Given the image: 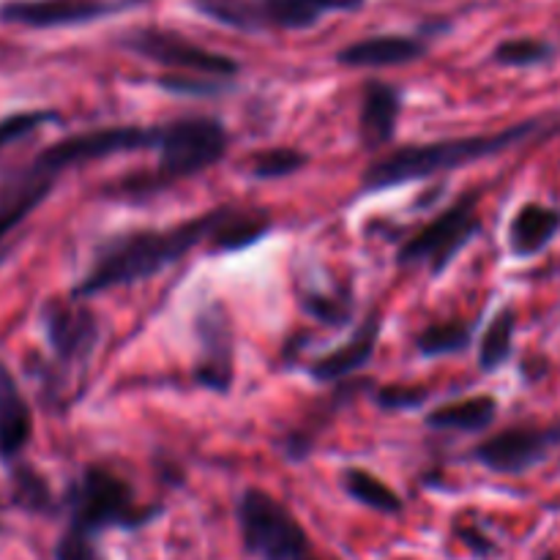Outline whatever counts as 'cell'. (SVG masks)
Segmentation results:
<instances>
[{
	"label": "cell",
	"instance_id": "7a4b0ae2",
	"mask_svg": "<svg viewBox=\"0 0 560 560\" xmlns=\"http://www.w3.org/2000/svg\"><path fill=\"white\" fill-rule=\"evenodd\" d=\"M536 135H552V126H547L545 120H525V124H514L503 131H492V135L452 137V140L397 148V151H388L386 156H381L364 170V175H361V191L364 195H375V191L397 189V186L427 180L432 175L459 170L465 164H474L481 162V159L498 156L503 151H512L520 142L530 140Z\"/></svg>",
	"mask_w": 560,
	"mask_h": 560
},
{
	"label": "cell",
	"instance_id": "5bb4252c",
	"mask_svg": "<svg viewBox=\"0 0 560 560\" xmlns=\"http://www.w3.org/2000/svg\"><path fill=\"white\" fill-rule=\"evenodd\" d=\"M381 328H383V317L381 312H370L364 320L359 323L350 339L345 345H339L337 350L326 355H317L315 361L310 364V377L317 383H339L353 377L355 372L364 370L366 364L375 355L377 342H381Z\"/></svg>",
	"mask_w": 560,
	"mask_h": 560
},
{
	"label": "cell",
	"instance_id": "4dcf8cb0",
	"mask_svg": "<svg viewBox=\"0 0 560 560\" xmlns=\"http://www.w3.org/2000/svg\"><path fill=\"white\" fill-rule=\"evenodd\" d=\"M55 120H60V115L52 109H25V113L5 115V118H0V151L9 148L11 142L25 140L44 124H55Z\"/></svg>",
	"mask_w": 560,
	"mask_h": 560
},
{
	"label": "cell",
	"instance_id": "8992f818",
	"mask_svg": "<svg viewBox=\"0 0 560 560\" xmlns=\"http://www.w3.org/2000/svg\"><path fill=\"white\" fill-rule=\"evenodd\" d=\"M44 334L52 350V366L47 372L44 386L49 392H66L74 375L88 370L96 350L102 328L96 315L80 299H55L42 310Z\"/></svg>",
	"mask_w": 560,
	"mask_h": 560
},
{
	"label": "cell",
	"instance_id": "3957f363",
	"mask_svg": "<svg viewBox=\"0 0 560 560\" xmlns=\"http://www.w3.org/2000/svg\"><path fill=\"white\" fill-rule=\"evenodd\" d=\"M66 530L98 539L107 530L148 528L164 514L162 503H140L137 492L124 476L104 465H85L74 481L66 487L63 498Z\"/></svg>",
	"mask_w": 560,
	"mask_h": 560
},
{
	"label": "cell",
	"instance_id": "1f68e13d",
	"mask_svg": "<svg viewBox=\"0 0 560 560\" xmlns=\"http://www.w3.org/2000/svg\"><path fill=\"white\" fill-rule=\"evenodd\" d=\"M427 399H430V392L424 386H383L375 392L377 408L392 410V413H399V410H419L424 408Z\"/></svg>",
	"mask_w": 560,
	"mask_h": 560
},
{
	"label": "cell",
	"instance_id": "4fadbf2b",
	"mask_svg": "<svg viewBox=\"0 0 560 560\" xmlns=\"http://www.w3.org/2000/svg\"><path fill=\"white\" fill-rule=\"evenodd\" d=\"M430 52V36L424 33H377L345 44L337 52V63L348 69H392L408 66Z\"/></svg>",
	"mask_w": 560,
	"mask_h": 560
},
{
	"label": "cell",
	"instance_id": "7402d4cb",
	"mask_svg": "<svg viewBox=\"0 0 560 560\" xmlns=\"http://www.w3.org/2000/svg\"><path fill=\"white\" fill-rule=\"evenodd\" d=\"M11 503L27 514H38V517H55L63 514V503L55 495L49 481L38 474L36 468L25 463H11Z\"/></svg>",
	"mask_w": 560,
	"mask_h": 560
},
{
	"label": "cell",
	"instance_id": "9a60e30c",
	"mask_svg": "<svg viewBox=\"0 0 560 560\" xmlns=\"http://www.w3.org/2000/svg\"><path fill=\"white\" fill-rule=\"evenodd\" d=\"M402 115V91L386 80H370L361 93L359 137L366 151H381L394 142Z\"/></svg>",
	"mask_w": 560,
	"mask_h": 560
},
{
	"label": "cell",
	"instance_id": "603a6c76",
	"mask_svg": "<svg viewBox=\"0 0 560 560\" xmlns=\"http://www.w3.org/2000/svg\"><path fill=\"white\" fill-rule=\"evenodd\" d=\"M342 490L350 501L361 503L364 509H372L386 517H399L405 512V501L392 485L381 479V476L370 474L364 468H345L342 470Z\"/></svg>",
	"mask_w": 560,
	"mask_h": 560
},
{
	"label": "cell",
	"instance_id": "836d02e7",
	"mask_svg": "<svg viewBox=\"0 0 560 560\" xmlns=\"http://www.w3.org/2000/svg\"><path fill=\"white\" fill-rule=\"evenodd\" d=\"M454 536H457V539L479 558H490L492 552H495V541H492L490 536L479 528H463V525H459V528L454 530Z\"/></svg>",
	"mask_w": 560,
	"mask_h": 560
},
{
	"label": "cell",
	"instance_id": "d6a6232c",
	"mask_svg": "<svg viewBox=\"0 0 560 560\" xmlns=\"http://www.w3.org/2000/svg\"><path fill=\"white\" fill-rule=\"evenodd\" d=\"M98 539H88V536L71 534V530H63L60 539L55 541L52 558L55 560H109L98 550Z\"/></svg>",
	"mask_w": 560,
	"mask_h": 560
},
{
	"label": "cell",
	"instance_id": "cb8c5ba5",
	"mask_svg": "<svg viewBox=\"0 0 560 560\" xmlns=\"http://www.w3.org/2000/svg\"><path fill=\"white\" fill-rule=\"evenodd\" d=\"M301 312L312 320L323 323L331 328H345L353 320V290L350 284H339V288H304L299 295Z\"/></svg>",
	"mask_w": 560,
	"mask_h": 560
},
{
	"label": "cell",
	"instance_id": "277c9868",
	"mask_svg": "<svg viewBox=\"0 0 560 560\" xmlns=\"http://www.w3.org/2000/svg\"><path fill=\"white\" fill-rule=\"evenodd\" d=\"M228 148V129L213 115H189V118L159 124L156 170L153 175L124 180V197L151 195V189L206 173L208 167L222 162Z\"/></svg>",
	"mask_w": 560,
	"mask_h": 560
},
{
	"label": "cell",
	"instance_id": "e0dca14e",
	"mask_svg": "<svg viewBox=\"0 0 560 560\" xmlns=\"http://www.w3.org/2000/svg\"><path fill=\"white\" fill-rule=\"evenodd\" d=\"M262 31H310L326 14H353L366 0H257Z\"/></svg>",
	"mask_w": 560,
	"mask_h": 560
},
{
	"label": "cell",
	"instance_id": "d6986e66",
	"mask_svg": "<svg viewBox=\"0 0 560 560\" xmlns=\"http://www.w3.org/2000/svg\"><path fill=\"white\" fill-rule=\"evenodd\" d=\"M560 233V208L545 202H525L509 224V249L520 260L541 255Z\"/></svg>",
	"mask_w": 560,
	"mask_h": 560
},
{
	"label": "cell",
	"instance_id": "ffe728a7",
	"mask_svg": "<svg viewBox=\"0 0 560 560\" xmlns=\"http://www.w3.org/2000/svg\"><path fill=\"white\" fill-rule=\"evenodd\" d=\"M271 230H273V219L268 217L266 211L222 206L217 228H213L211 241H208V249L217 252V255L244 252L249 249V246L260 244Z\"/></svg>",
	"mask_w": 560,
	"mask_h": 560
},
{
	"label": "cell",
	"instance_id": "5b68a950",
	"mask_svg": "<svg viewBox=\"0 0 560 560\" xmlns=\"http://www.w3.org/2000/svg\"><path fill=\"white\" fill-rule=\"evenodd\" d=\"M244 552L255 560H315L310 534L288 503L260 487H246L235 503Z\"/></svg>",
	"mask_w": 560,
	"mask_h": 560
},
{
	"label": "cell",
	"instance_id": "f546056e",
	"mask_svg": "<svg viewBox=\"0 0 560 560\" xmlns=\"http://www.w3.org/2000/svg\"><path fill=\"white\" fill-rule=\"evenodd\" d=\"M156 85L162 88V91L175 93V96L208 98V96H219V93L230 91L233 82L222 80V77L191 74V71H173V74L156 77Z\"/></svg>",
	"mask_w": 560,
	"mask_h": 560
},
{
	"label": "cell",
	"instance_id": "8fae6325",
	"mask_svg": "<svg viewBox=\"0 0 560 560\" xmlns=\"http://www.w3.org/2000/svg\"><path fill=\"white\" fill-rule=\"evenodd\" d=\"M131 5L135 0H5L0 3V22L33 27V31H52V27L91 25Z\"/></svg>",
	"mask_w": 560,
	"mask_h": 560
},
{
	"label": "cell",
	"instance_id": "44dd1931",
	"mask_svg": "<svg viewBox=\"0 0 560 560\" xmlns=\"http://www.w3.org/2000/svg\"><path fill=\"white\" fill-rule=\"evenodd\" d=\"M498 419V399L490 394H476V397L454 399L432 408L424 416V424L435 432H485L495 424Z\"/></svg>",
	"mask_w": 560,
	"mask_h": 560
},
{
	"label": "cell",
	"instance_id": "9c48e42d",
	"mask_svg": "<svg viewBox=\"0 0 560 560\" xmlns=\"http://www.w3.org/2000/svg\"><path fill=\"white\" fill-rule=\"evenodd\" d=\"M195 383L228 394L235 383V328L224 301L211 299L195 315Z\"/></svg>",
	"mask_w": 560,
	"mask_h": 560
},
{
	"label": "cell",
	"instance_id": "484cf974",
	"mask_svg": "<svg viewBox=\"0 0 560 560\" xmlns=\"http://www.w3.org/2000/svg\"><path fill=\"white\" fill-rule=\"evenodd\" d=\"M514 331H517V315L512 306H503L479 339V366L481 372H498L514 353Z\"/></svg>",
	"mask_w": 560,
	"mask_h": 560
},
{
	"label": "cell",
	"instance_id": "7c38bea8",
	"mask_svg": "<svg viewBox=\"0 0 560 560\" xmlns=\"http://www.w3.org/2000/svg\"><path fill=\"white\" fill-rule=\"evenodd\" d=\"M60 175H63V170L42 151L0 184V246L52 195ZM0 257H3V252H0Z\"/></svg>",
	"mask_w": 560,
	"mask_h": 560
},
{
	"label": "cell",
	"instance_id": "e575fe53",
	"mask_svg": "<svg viewBox=\"0 0 560 560\" xmlns=\"http://www.w3.org/2000/svg\"><path fill=\"white\" fill-rule=\"evenodd\" d=\"M541 560H556V556H545Z\"/></svg>",
	"mask_w": 560,
	"mask_h": 560
},
{
	"label": "cell",
	"instance_id": "d4e9b609",
	"mask_svg": "<svg viewBox=\"0 0 560 560\" xmlns=\"http://www.w3.org/2000/svg\"><path fill=\"white\" fill-rule=\"evenodd\" d=\"M474 323L468 320H446L430 323L413 337L416 353L424 359H443V355L465 353L474 345Z\"/></svg>",
	"mask_w": 560,
	"mask_h": 560
},
{
	"label": "cell",
	"instance_id": "ba28073f",
	"mask_svg": "<svg viewBox=\"0 0 560 560\" xmlns=\"http://www.w3.org/2000/svg\"><path fill=\"white\" fill-rule=\"evenodd\" d=\"M120 47H126L129 52L140 55V58L153 60V63H162L175 71L222 77V80H233V77L241 74V63L233 55L202 47V44L189 42L184 33L167 31V27H135V31L120 36Z\"/></svg>",
	"mask_w": 560,
	"mask_h": 560
},
{
	"label": "cell",
	"instance_id": "6da1fadb",
	"mask_svg": "<svg viewBox=\"0 0 560 560\" xmlns=\"http://www.w3.org/2000/svg\"><path fill=\"white\" fill-rule=\"evenodd\" d=\"M219 213H222V208H213L202 217L186 219V222L170 224V228L129 230V233H118L102 241L93 252L91 268L82 273V279L71 290V299L88 301L93 295L107 293V290L156 277L164 268L184 260L195 246L211 241Z\"/></svg>",
	"mask_w": 560,
	"mask_h": 560
},
{
	"label": "cell",
	"instance_id": "83f0119b",
	"mask_svg": "<svg viewBox=\"0 0 560 560\" xmlns=\"http://www.w3.org/2000/svg\"><path fill=\"white\" fill-rule=\"evenodd\" d=\"M490 58L492 63L506 66V69H534V66H545L556 58V44L534 36L506 38L492 49Z\"/></svg>",
	"mask_w": 560,
	"mask_h": 560
},
{
	"label": "cell",
	"instance_id": "ac0fdd59",
	"mask_svg": "<svg viewBox=\"0 0 560 560\" xmlns=\"http://www.w3.org/2000/svg\"><path fill=\"white\" fill-rule=\"evenodd\" d=\"M366 386H375V383H372L370 377H355V375L348 377V381H339L337 388L328 394L326 402L317 408V413L310 416L304 424L295 427L293 432H288V435H284V441H282L284 457H288L290 463H304V459L312 454V448H315L317 435H320V432L331 424L334 416H337L339 410L350 402V399H355L359 394H364Z\"/></svg>",
	"mask_w": 560,
	"mask_h": 560
},
{
	"label": "cell",
	"instance_id": "f1b7e54d",
	"mask_svg": "<svg viewBox=\"0 0 560 560\" xmlns=\"http://www.w3.org/2000/svg\"><path fill=\"white\" fill-rule=\"evenodd\" d=\"M310 164V156L299 148H268V151L257 153L252 159V175L260 180H279V178H290L299 170H304Z\"/></svg>",
	"mask_w": 560,
	"mask_h": 560
},
{
	"label": "cell",
	"instance_id": "2e32d148",
	"mask_svg": "<svg viewBox=\"0 0 560 560\" xmlns=\"http://www.w3.org/2000/svg\"><path fill=\"white\" fill-rule=\"evenodd\" d=\"M33 435V413L20 383L0 361V463L11 465L22 457Z\"/></svg>",
	"mask_w": 560,
	"mask_h": 560
},
{
	"label": "cell",
	"instance_id": "4316f807",
	"mask_svg": "<svg viewBox=\"0 0 560 560\" xmlns=\"http://www.w3.org/2000/svg\"><path fill=\"white\" fill-rule=\"evenodd\" d=\"M189 5L200 16L222 27H230V31L246 33V36L266 33L262 31L257 0H189Z\"/></svg>",
	"mask_w": 560,
	"mask_h": 560
},
{
	"label": "cell",
	"instance_id": "52a82bcc",
	"mask_svg": "<svg viewBox=\"0 0 560 560\" xmlns=\"http://www.w3.org/2000/svg\"><path fill=\"white\" fill-rule=\"evenodd\" d=\"M479 206V191L457 197L443 213H438L432 222L416 235H410L397 252L399 266H427L432 277H441L448 266L459 257V252L481 233V219L476 213Z\"/></svg>",
	"mask_w": 560,
	"mask_h": 560
},
{
	"label": "cell",
	"instance_id": "30bf717a",
	"mask_svg": "<svg viewBox=\"0 0 560 560\" xmlns=\"http://www.w3.org/2000/svg\"><path fill=\"white\" fill-rule=\"evenodd\" d=\"M560 446V424L550 427H509L485 438L474 448V459L481 468L501 476H523L550 457Z\"/></svg>",
	"mask_w": 560,
	"mask_h": 560
}]
</instances>
